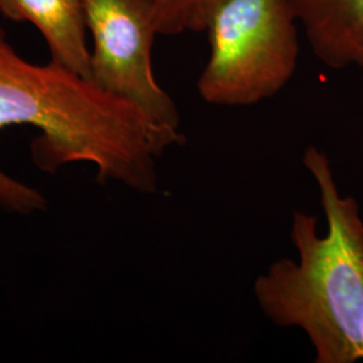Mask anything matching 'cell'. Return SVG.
Returning <instances> with one entry per match:
<instances>
[{
	"label": "cell",
	"mask_w": 363,
	"mask_h": 363,
	"mask_svg": "<svg viewBox=\"0 0 363 363\" xmlns=\"http://www.w3.org/2000/svg\"><path fill=\"white\" fill-rule=\"evenodd\" d=\"M30 125L38 169L54 174L72 163H89L100 182L155 194L156 162L184 142L181 130L157 124L142 109L100 89L88 78L55 64L28 62L0 27V130ZM37 189L0 169V208L31 214L45 210Z\"/></svg>",
	"instance_id": "cell-1"
},
{
	"label": "cell",
	"mask_w": 363,
	"mask_h": 363,
	"mask_svg": "<svg viewBox=\"0 0 363 363\" xmlns=\"http://www.w3.org/2000/svg\"><path fill=\"white\" fill-rule=\"evenodd\" d=\"M320 194L327 234L318 217L294 211L291 242L298 259L272 262L255 281L261 311L279 327L306 333L316 363L363 361V220L354 196L340 194L328 156L303 154Z\"/></svg>",
	"instance_id": "cell-2"
},
{
	"label": "cell",
	"mask_w": 363,
	"mask_h": 363,
	"mask_svg": "<svg viewBox=\"0 0 363 363\" xmlns=\"http://www.w3.org/2000/svg\"><path fill=\"white\" fill-rule=\"evenodd\" d=\"M298 25L291 0H206L194 30L210 43L196 82L202 100L247 106L284 89L298 67Z\"/></svg>",
	"instance_id": "cell-3"
},
{
	"label": "cell",
	"mask_w": 363,
	"mask_h": 363,
	"mask_svg": "<svg viewBox=\"0 0 363 363\" xmlns=\"http://www.w3.org/2000/svg\"><path fill=\"white\" fill-rule=\"evenodd\" d=\"M93 39L89 81L121 97L157 124L179 130L178 106L152 69L154 22L139 0H82Z\"/></svg>",
	"instance_id": "cell-4"
},
{
	"label": "cell",
	"mask_w": 363,
	"mask_h": 363,
	"mask_svg": "<svg viewBox=\"0 0 363 363\" xmlns=\"http://www.w3.org/2000/svg\"><path fill=\"white\" fill-rule=\"evenodd\" d=\"M0 13L38 28L52 61L89 78L91 50L82 0H0Z\"/></svg>",
	"instance_id": "cell-5"
},
{
	"label": "cell",
	"mask_w": 363,
	"mask_h": 363,
	"mask_svg": "<svg viewBox=\"0 0 363 363\" xmlns=\"http://www.w3.org/2000/svg\"><path fill=\"white\" fill-rule=\"evenodd\" d=\"M312 52L331 69L355 65L363 52V0H291Z\"/></svg>",
	"instance_id": "cell-6"
},
{
	"label": "cell",
	"mask_w": 363,
	"mask_h": 363,
	"mask_svg": "<svg viewBox=\"0 0 363 363\" xmlns=\"http://www.w3.org/2000/svg\"><path fill=\"white\" fill-rule=\"evenodd\" d=\"M150 13L157 35L194 31L201 7L206 0H139Z\"/></svg>",
	"instance_id": "cell-7"
},
{
	"label": "cell",
	"mask_w": 363,
	"mask_h": 363,
	"mask_svg": "<svg viewBox=\"0 0 363 363\" xmlns=\"http://www.w3.org/2000/svg\"><path fill=\"white\" fill-rule=\"evenodd\" d=\"M355 65L361 66V67H363V52H359V55L357 57Z\"/></svg>",
	"instance_id": "cell-8"
}]
</instances>
